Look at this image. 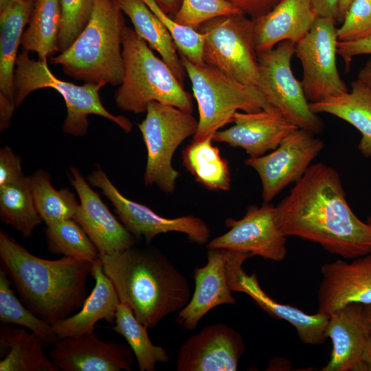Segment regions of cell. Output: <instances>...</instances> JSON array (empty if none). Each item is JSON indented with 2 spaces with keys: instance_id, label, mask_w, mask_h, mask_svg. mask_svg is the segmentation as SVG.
Instances as JSON below:
<instances>
[{
  "instance_id": "f35d334b",
  "label": "cell",
  "mask_w": 371,
  "mask_h": 371,
  "mask_svg": "<svg viewBox=\"0 0 371 371\" xmlns=\"http://www.w3.org/2000/svg\"><path fill=\"white\" fill-rule=\"evenodd\" d=\"M337 33L339 41H355L371 36L370 0H352Z\"/></svg>"
},
{
  "instance_id": "d590c367",
  "label": "cell",
  "mask_w": 371,
  "mask_h": 371,
  "mask_svg": "<svg viewBox=\"0 0 371 371\" xmlns=\"http://www.w3.org/2000/svg\"><path fill=\"white\" fill-rule=\"evenodd\" d=\"M170 33L178 51L196 64H203V36L198 30L177 23L165 13L155 0H142Z\"/></svg>"
},
{
  "instance_id": "d6986e66",
  "label": "cell",
  "mask_w": 371,
  "mask_h": 371,
  "mask_svg": "<svg viewBox=\"0 0 371 371\" xmlns=\"http://www.w3.org/2000/svg\"><path fill=\"white\" fill-rule=\"evenodd\" d=\"M233 123L227 129L217 131L213 142L241 148L249 157L276 149L284 137L298 128L273 106L256 112L236 111Z\"/></svg>"
},
{
  "instance_id": "83f0119b",
  "label": "cell",
  "mask_w": 371,
  "mask_h": 371,
  "mask_svg": "<svg viewBox=\"0 0 371 371\" xmlns=\"http://www.w3.org/2000/svg\"><path fill=\"white\" fill-rule=\"evenodd\" d=\"M43 340L32 332L3 326L0 330V371H55L56 367L47 357Z\"/></svg>"
},
{
  "instance_id": "44dd1931",
  "label": "cell",
  "mask_w": 371,
  "mask_h": 371,
  "mask_svg": "<svg viewBox=\"0 0 371 371\" xmlns=\"http://www.w3.org/2000/svg\"><path fill=\"white\" fill-rule=\"evenodd\" d=\"M207 262L194 269V291L188 303L179 312L176 320L188 330L195 329L202 318L221 304H234L227 276L225 249H207Z\"/></svg>"
},
{
  "instance_id": "ee69618b",
  "label": "cell",
  "mask_w": 371,
  "mask_h": 371,
  "mask_svg": "<svg viewBox=\"0 0 371 371\" xmlns=\"http://www.w3.org/2000/svg\"><path fill=\"white\" fill-rule=\"evenodd\" d=\"M161 10L174 18L179 11L182 0H155Z\"/></svg>"
},
{
  "instance_id": "5bb4252c",
  "label": "cell",
  "mask_w": 371,
  "mask_h": 371,
  "mask_svg": "<svg viewBox=\"0 0 371 371\" xmlns=\"http://www.w3.org/2000/svg\"><path fill=\"white\" fill-rule=\"evenodd\" d=\"M225 223L228 231L208 242L207 249H225L276 262L285 259L286 236L278 225L276 206L251 205L243 218H229Z\"/></svg>"
},
{
  "instance_id": "9c48e42d",
  "label": "cell",
  "mask_w": 371,
  "mask_h": 371,
  "mask_svg": "<svg viewBox=\"0 0 371 371\" xmlns=\"http://www.w3.org/2000/svg\"><path fill=\"white\" fill-rule=\"evenodd\" d=\"M203 36V62L245 85L257 87L259 64L254 21L239 13L211 19L196 30Z\"/></svg>"
},
{
  "instance_id": "d4e9b609",
  "label": "cell",
  "mask_w": 371,
  "mask_h": 371,
  "mask_svg": "<svg viewBox=\"0 0 371 371\" xmlns=\"http://www.w3.org/2000/svg\"><path fill=\"white\" fill-rule=\"evenodd\" d=\"M315 113H326L352 125L361 134L357 146L366 157H371V86L357 79L351 91L316 102H309Z\"/></svg>"
},
{
  "instance_id": "2e32d148",
  "label": "cell",
  "mask_w": 371,
  "mask_h": 371,
  "mask_svg": "<svg viewBox=\"0 0 371 371\" xmlns=\"http://www.w3.org/2000/svg\"><path fill=\"white\" fill-rule=\"evenodd\" d=\"M245 350L238 332L225 324H212L181 346L177 370L235 371Z\"/></svg>"
},
{
  "instance_id": "e575fe53",
  "label": "cell",
  "mask_w": 371,
  "mask_h": 371,
  "mask_svg": "<svg viewBox=\"0 0 371 371\" xmlns=\"http://www.w3.org/2000/svg\"><path fill=\"white\" fill-rule=\"evenodd\" d=\"M49 250L89 262L100 258V254L82 227L73 218L67 219L45 229Z\"/></svg>"
},
{
  "instance_id": "816d5d0a",
  "label": "cell",
  "mask_w": 371,
  "mask_h": 371,
  "mask_svg": "<svg viewBox=\"0 0 371 371\" xmlns=\"http://www.w3.org/2000/svg\"><path fill=\"white\" fill-rule=\"evenodd\" d=\"M370 1H371V0H370Z\"/></svg>"
},
{
  "instance_id": "7402d4cb",
  "label": "cell",
  "mask_w": 371,
  "mask_h": 371,
  "mask_svg": "<svg viewBox=\"0 0 371 371\" xmlns=\"http://www.w3.org/2000/svg\"><path fill=\"white\" fill-rule=\"evenodd\" d=\"M328 315L327 335L333 348L329 361L321 370H363L362 356L371 330L363 305L349 304Z\"/></svg>"
},
{
  "instance_id": "4dcf8cb0",
  "label": "cell",
  "mask_w": 371,
  "mask_h": 371,
  "mask_svg": "<svg viewBox=\"0 0 371 371\" xmlns=\"http://www.w3.org/2000/svg\"><path fill=\"white\" fill-rule=\"evenodd\" d=\"M0 218L25 238L31 237L34 229L43 222L34 203L29 177L0 186Z\"/></svg>"
},
{
  "instance_id": "6da1fadb",
  "label": "cell",
  "mask_w": 371,
  "mask_h": 371,
  "mask_svg": "<svg viewBox=\"0 0 371 371\" xmlns=\"http://www.w3.org/2000/svg\"><path fill=\"white\" fill-rule=\"evenodd\" d=\"M276 211L286 237L315 243L345 259L371 253V226L349 206L337 170L323 163L310 166Z\"/></svg>"
},
{
  "instance_id": "9a60e30c",
  "label": "cell",
  "mask_w": 371,
  "mask_h": 371,
  "mask_svg": "<svg viewBox=\"0 0 371 371\" xmlns=\"http://www.w3.org/2000/svg\"><path fill=\"white\" fill-rule=\"evenodd\" d=\"M246 259L247 256L243 253L232 251L228 254L227 276L231 291L247 294L269 315L291 324L302 342L309 345L324 344L328 338L329 315L318 312L308 314L273 300L262 289L256 273L248 275L243 271L242 266Z\"/></svg>"
},
{
  "instance_id": "ac0fdd59",
  "label": "cell",
  "mask_w": 371,
  "mask_h": 371,
  "mask_svg": "<svg viewBox=\"0 0 371 371\" xmlns=\"http://www.w3.org/2000/svg\"><path fill=\"white\" fill-rule=\"evenodd\" d=\"M69 178L79 197L74 219L82 227L100 254H110L134 247L136 238L103 203L78 168H69Z\"/></svg>"
},
{
  "instance_id": "ab89813d",
  "label": "cell",
  "mask_w": 371,
  "mask_h": 371,
  "mask_svg": "<svg viewBox=\"0 0 371 371\" xmlns=\"http://www.w3.org/2000/svg\"><path fill=\"white\" fill-rule=\"evenodd\" d=\"M25 176L22 173L21 158L8 146L0 150V186L16 182Z\"/></svg>"
},
{
  "instance_id": "ffe728a7",
  "label": "cell",
  "mask_w": 371,
  "mask_h": 371,
  "mask_svg": "<svg viewBox=\"0 0 371 371\" xmlns=\"http://www.w3.org/2000/svg\"><path fill=\"white\" fill-rule=\"evenodd\" d=\"M317 290V312L328 314L345 305L371 304V253L348 262L324 264Z\"/></svg>"
},
{
  "instance_id": "681fc988",
  "label": "cell",
  "mask_w": 371,
  "mask_h": 371,
  "mask_svg": "<svg viewBox=\"0 0 371 371\" xmlns=\"http://www.w3.org/2000/svg\"><path fill=\"white\" fill-rule=\"evenodd\" d=\"M16 0H0V10L5 8Z\"/></svg>"
},
{
  "instance_id": "c3c4849f",
  "label": "cell",
  "mask_w": 371,
  "mask_h": 371,
  "mask_svg": "<svg viewBox=\"0 0 371 371\" xmlns=\"http://www.w3.org/2000/svg\"><path fill=\"white\" fill-rule=\"evenodd\" d=\"M363 314L367 323L371 328V304L363 305Z\"/></svg>"
},
{
  "instance_id": "d6a6232c",
  "label": "cell",
  "mask_w": 371,
  "mask_h": 371,
  "mask_svg": "<svg viewBox=\"0 0 371 371\" xmlns=\"http://www.w3.org/2000/svg\"><path fill=\"white\" fill-rule=\"evenodd\" d=\"M29 179L37 211L46 226L74 219L79 203L73 192L67 188L56 190L50 182L49 174L41 169Z\"/></svg>"
},
{
  "instance_id": "8d00e7d4",
  "label": "cell",
  "mask_w": 371,
  "mask_h": 371,
  "mask_svg": "<svg viewBox=\"0 0 371 371\" xmlns=\"http://www.w3.org/2000/svg\"><path fill=\"white\" fill-rule=\"evenodd\" d=\"M95 0H60L61 20L58 36L59 52L67 49L82 32L92 14Z\"/></svg>"
},
{
  "instance_id": "7dc6e473",
  "label": "cell",
  "mask_w": 371,
  "mask_h": 371,
  "mask_svg": "<svg viewBox=\"0 0 371 371\" xmlns=\"http://www.w3.org/2000/svg\"><path fill=\"white\" fill-rule=\"evenodd\" d=\"M352 0H341L339 4V20H342Z\"/></svg>"
},
{
  "instance_id": "8992f818",
  "label": "cell",
  "mask_w": 371,
  "mask_h": 371,
  "mask_svg": "<svg viewBox=\"0 0 371 371\" xmlns=\"http://www.w3.org/2000/svg\"><path fill=\"white\" fill-rule=\"evenodd\" d=\"M179 54L198 106V126L193 141L212 136L233 122L236 111L256 112L273 106L257 87L241 83L205 63H194L180 52Z\"/></svg>"
},
{
  "instance_id": "bcb514c9",
  "label": "cell",
  "mask_w": 371,
  "mask_h": 371,
  "mask_svg": "<svg viewBox=\"0 0 371 371\" xmlns=\"http://www.w3.org/2000/svg\"><path fill=\"white\" fill-rule=\"evenodd\" d=\"M357 78L371 86V57L359 71Z\"/></svg>"
},
{
  "instance_id": "277c9868",
  "label": "cell",
  "mask_w": 371,
  "mask_h": 371,
  "mask_svg": "<svg viewBox=\"0 0 371 371\" xmlns=\"http://www.w3.org/2000/svg\"><path fill=\"white\" fill-rule=\"evenodd\" d=\"M125 26L115 0H95L85 29L50 62L60 65L67 76L85 83L119 86L124 71L122 38Z\"/></svg>"
},
{
  "instance_id": "e0dca14e",
  "label": "cell",
  "mask_w": 371,
  "mask_h": 371,
  "mask_svg": "<svg viewBox=\"0 0 371 371\" xmlns=\"http://www.w3.org/2000/svg\"><path fill=\"white\" fill-rule=\"evenodd\" d=\"M49 357L63 371L131 370L133 352L128 345L106 341L94 331L59 338Z\"/></svg>"
},
{
  "instance_id": "836d02e7",
  "label": "cell",
  "mask_w": 371,
  "mask_h": 371,
  "mask_svg": "<svg viewBox=\"0 0 371 371\" xmlns=\"http://www.w3.org/2000/svg\"><path fill=\"white\" fill-rule=\"evenodd\" d=\"M3 268L0 269V321L4 324L21 326L37 335L46 344L58 340L53 326L26 308L14 295L10 281Z\"/></svg>"
},
{
  "instance_id": "52a82bcc",
  "label": "cell",
  "mask_w": 371,
  "mask_h": 371,
  "mask_svg": "<svg viewBox=\"0 0 371 371\" xmlns=\"http://www.w3.org/2000/svg\"><path fill=\"white\" fill-rule=\"evenodd\" d=\"M14 87L16 107L34 91L52 88L59 93L67 106V116L63 124V131L67 134L84 136L87 131L89 115L104 117L126 133L132 130L133 124L127 117L114 115L103 106L99 95L101 85H78L59 79L51 72L47 63L30 58L28 52L25 50L17 56Z\"/></svg>"
},
{
  "instance_id": "7c38bea8",
  "label": "cell",
  "mask_w": 371,
  "mask_h": 371,
  "mask_svg": "<svg viewBox=\"0 0 371 371\" xmlns=\"http://www.w3.org/2000/svg\"><path fill=\"white\" fill-rule=\"evenodd\" d=\"M88 182L101 190L114 206L120 222L137 238L144 237L150 243L160 234L176 232L185 234L190 241L200 245L209 241L210 230L203 219L192 215L174 218L160 216L124 196L100 168L92 171Z\"/></svg>"
},
{
  "instance_id": "1f68e13d",
  "label": "cell",
  "mask_w": 371,
  "mask_h": 371,
  "mask_svg": "<svg viewBox=\"0 0 371 371\" xmlns=\"http://www.w3.org/2000/svg\"><path fill=\"white\" fill-rule=\"evenodd\" d=\"M147 328L135 317L128 305L122 302L119 304L115 326L111 329L126 340L140 371H154L157 363H166L170 359L164 348L151 341Z\"/></svg>"
},
{
  "instance_id": "ba28073f",
  "label": "cell",
  "mask_w": 371,
  "mask_h": 371,
  "mask_svg": "<svg viewBox=\"0 0 371 371\" xmlns=\"http://www.w3.org/2000/svg\"><path fill=\"white\" fill-rule=\"evenodd\" d=\"M146 113L138 124L147 150L144 183L172 193L179 176L172 166L173 155L186 139L195 134L198 120L192 113L155 101L149 103Z\"/></svg>"
},
{
  "instance_id": "5b68a950",
  "label": "cell",
  "mask_w": 371,
  "mask_h": 371,
  "mask_svg": "<svg viewBox=\"0 0 371 371\" xmlns=\"http://www.w3.org/2000/svg\"><path fill=\"white\" fill-rule=\"evenodd\" d=\"M122 44L124 71L115 93L118 109L143 113L149 103L155 101L192 112V98L183 85L148 44L126 25L122 32Z\"/></svg>"
},
{
  "instance_id": "74e56055",
  "label": "cell",
  "mask_w": 371,
  "mask_h": 371,
  "mask_svg": "<svg viewBox=\"0 0 371 371\" xmlns=\"http://www.w3.org/2000/svg\"><path fill=\"white\" fill-rule=\"evenodd\" d=\"M241 13L225 0H182L174 20L197 30L204 22L224 15Z\"/></svg>"
},
{
  "instance_id": "f907efd6",
  "label": "cell",
  "mask_w": 371,
  "mask_h": 371,
  "mask_svg": "<svg viewBox=\"0 0 371 371\" xmlns=\"http://www.w3.org/2000/svg\"><path fill=\"white\" fill-rule=\"evenodd\" d=\"M367 223L371 226V216L367 219Z\"/></svg>"
},
{
  "instance_id": "484cf974",
  "label": "cell",
  "mask_w": 371,
  "mask_h": 371,
  "mask_svg": "<svg viewBox=\"0 0 371 371\" xmlns=\"http://www.w3.org/2000/svg\"><path fill=\"white\" fill-rule=\"evenodd\" d=\"M33 4V0H16L0 10V96L14 103L17 51Z\"/></svg>"
},
{
  "instance_id": "f546056e",
  "label": "cell",
  "mask_w": 371,
  "mask_h": 371,
  "mask_svg": "<svg viewBox=\"0 0 371 371\" xmlns=\"http://www.w3.org/2000/svg\"><path fill=\"white\" fill-rule=\"evenodd\" d=\"M60 20V0H34L28 26L21 41L23 49L36 52L38 60L47 63V58L58 52Z\"/></svg>"
},
{
  "instance_id": "7bdbcfd3",
  "label": "cell",
  "mask_w": 371,
  "mask_h": 371,
  "mask_svg": "<svg viewBox=\"0 0 371 371\" xmlns=\"http://www.w3.org/2000/svg\"><path fill=\"white\" fill-rule=\"evenodd\" d=\"M341 0H311V6L318 17L339 20Z\"/></svg>"
},
{
  "instance_id": "603a6c76",
  "label": "cell",
  "mask_w": 371,
  "mask_h": 371,
  "mask_svg": "<svg viewBox=\"0 0 371 371\" xmlns=\"http://www.w3.org/2000/svg\"><path fill=\"white\" fill-rule=\"evenodd\" d=\"M317 17L311 0H281L269 12L253 19L257 52L271 49L282 41L296 44Z\"/></svg>"
},
{
  "instance_id": "7a4b0ae2",
  "label": "cell",
  "mask_w": 371,
  "mask_h": 371,
  "mask_svg": "<svg viewBox=\"0 0 371 371\" xmlns=\"http://www.w3.org/2000/svg\"><path fill=\"white\" fill-rule=\"evenodd\" d=\"M0 259L23 303L47 323L53 326L82 307L93 263L67 256L37 257L3 230Z\"/></svg>"
},
{
  "instance_id": "f6af8a7d",
  "label": "cell",
  "mask_w": 371,
  "mask_h": 371,
  "mask_svg": "<svg viewBox=\"0 0 371 371\" xmlns=\"http://www.w3.org/2000/svg\"><path fill=\"white\" fill-rule=\"evenodd\" d=\"M363 371H371V330L362 356Z\"/></svg>"
},
{
  "instance_id": "f1b7e54d",
  "label": "cell",
  "mask_w": 371,
  "mask_h": 371,
  "mask_svg": "<svg viewBox=\"0 0 371 371\" xmlns=\"http://www.w3.org/2000/svg\"><path fill=\"white\" fill-rule=\"evenodd\" d=\"M212 142L213 135L192 140L182 151L183 164L196 181L209 190L227 191L231 188L228 162Z\"/></svg>"
},
{
  "instance_id": "4316f807",
  "label": "cell",
  "mask_w": 371,
  "mask_h": 371,
  "mask_svg": "<svg viewBox=\"0 0 371 371\" xmlns=\"http://www.w3.org/2000/svg\"><path fill=\"white\" fill-rule=\"evenodd\" d=\"M115 1L130 19L137 34L159 53L183 85L187 74L175 41L164 24L142 0Z\"/></svg>"
},
{
  "instance_id": "30bf717a",
  "label": "cell",
  "mask_w": 371,
  "mask_h": 371,
  "mask_svg": "<svg viewBox=\"0 0 371 371\" xmlns=\"http://www.w3.org/2000/svg\"><path fill=\"white\" fill-rule=\"evenodd\" d=\"M295 45L291 41H282L271 49L258 53L257 87L269 104L298 128L318 134L323 131L324 123L311 110L302 82L291 69Z\"/></svg>"
},
{
  "instance_id": "f5cc1de1",
  "label": "cell",
  "mask_w": 371,
  "mask_h": 371,
  "mask_svg": "<svg viewBox=\"0 0 371 371\" xmlns=\"http://www.w3.org/2000/svg\"><path fill=\"white\" fill-rule=\"evenodd\" d=\"M34 1V0H33Z\"/></svg>"
},
{
  "instance_id": "3957f363",
  "label": "cell",
  "mask_w": 371,
  "mask_h": 371,
  "mask_svg": "<svg viewBox=\"0 0 371 371\" xmlns=\"http://www.w3.org/2000/svg\"><path fill=\"white\" fill-rule=\"evenodd\" d=\"M102 269L120 302L148 328L181 310L190 300L186 278L161 252L132 247L100 254Z\"/></svg>"
},
{
  "instance_id": "b9f144b4",
  "label": "cell",
  "mask_w": 371,
  "mask_h": 371,
  "mask_svg": "<svg viewBox=\"0 0 371 371\" xmlns=\"http://www.w3.org/2000/svg\"><path fill=\"white\" fill-rule=\"evenodd\" d=\"M337 52L345 63V69L348 70L355 56L371 54V36L355 41H338Z\"/></svg>"
},
{
  "instance_id": "8fae6325",
  "label": "cell",
  "mask_w": 371,
  "mask_h": 371,
  "mask_svg": "<svg viewBox=\"0 0 371 371\" xmlns=\"http://www.w3.org/2000/svg\"><path fill=\"white\" fill-rule=\"evenodd\" d=\"M337 30L335 20L317 16L309 32L295 45L303 69L301 82L309 102L349 91L337 70Z\"/></svg>"
},
{
  "instance_id": "60d3db41",
  "label": "cell",
  "mask_w": 371,
  "mask_h": 371,
  "mask_svg": "<svg viewBox=\"0 0 371 371\" xmlns=\"http://www.w3.org/2000/svg\"><path fill=\"white\" fill-rule=\"evenodd\" d=\"M242 14L255 19L273 9L281 0H225Z\"/></svg>"
},
{
  "instance_id": "cb8c5ba5",
  "label": "cell",
  "mask_w": 371,
  "mask_h": 371,
  "mask_svg": "<svg viewBox=\"0 0 371 371\" xmlns=\"http://www.w3.org/2000/svg\"><path fill=\"white\" fill-rule=\"evenodd\" d=\"M91 275L95 280V285L80 311L53 325L59 338L93 332L95 325L100 320L115 322L120 301L115 287L103 271L100 258L93 262Z\"/></svg>"
},
{
  "instance_id": "4fadbf2b",
  "label": "cell",
  "mask_w": 371,
  "mask_h": 371,
  "mask_svg": "<svg viewBox=\"0 0 371 371\" xmlns=\"http://www.w3.org/2000/svg\"><path fill=\"white\" fill-rule=\"evenodd\" d=\"M315 135L298 128L271 153L246 159L245 164L259 175L264 203H269L287 186L299 180L323 150L324 142Z\"/></svg>"
}]
</instances>
